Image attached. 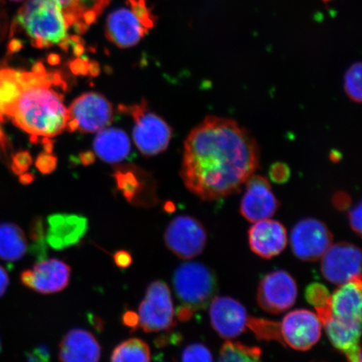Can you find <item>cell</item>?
Returning a JSON list of instances; mask_svg holds the SVG:
<instances>
[{"instance_id": "cell-40", "label": "cell", "mask_w": 362, "mask_h": 362, "mask_svg": "<svg viewBox=\"0 0 362 362\" xmlns=\"http://www.w3.org/2000/svg\"><path fill=\"white\" fill-rule=\"evenodd\" d=\"M122 323L124 327L134 332L139 327V315L132 310H127L122 316Z\"/></svg>"}, {"instance_id": "cell-4", "label": "cell", "mask_w": 362, "mask_h": 362, "mask_svg": "<svg viewBox=\"0 0 362 362\" xmlns=\"http://www.w3.org/2000/svg\"><path fill=\"white\" fill-rule=\"evenodd\" d=\"M156 21L146 0H128L108 16L107 38L120 48L132 47L153 28Z\"/></svg>"}, {"instance_id": "cell-32", "label": "cell", "mask_w": 362, "mask_h": 362, "mask_svg": "<svg viewBox=\"0 0 362 362\" xmlns=\"http://www.w3.org/2000/svg\"><path fill=\"white\" fill-rule=\"evenodd\" d=\"M330 294L325 285L315 283L309 285L305 291V298L315 309L327 306L330 304Z\"/></svg>"}, {"instance_id": "cell-12", "label": "cell", "mask_w": 362, "mask_h": 362, "mask_svg": "<svg viewBox=\"0 0 362 362\" xmlns=\"http://www.w3.org/2000/svg\"><path fill=\"white\" fill-rule=\"evenodd\" d=\"M361 252L359 247L345 242L334 244L325 252L320 270L329 282L342 285L361 277Z\"/></svg>"}, {"instance_id": "cell-42", "label": "cell", "mask_w": 362, "mask_h": 362, "mask_svg": "<svg viewBox=\"0 0 362 362\" xmlns=\"http://www.w3.org/2000/svg\"><path fill=\"white\" fill-rule=\"evenodd\" d=\"M8 284H10V279H8L7 271L0 266V296H4L6 292Z\"/></svg>"}, {"instance_id": "cell-6", "label": "cell", "mask_w": 362, "mask_h": 362, "mask_svg": "<svg viewBox=\"0 0 362 362\" xmlns=\"http://www.w3.org/2000/svg\"><path fill=\"white\" fill-rule=\"evenodd\" d=\"M122 107L133 117L134 143L144 156L158 155L168 148L172 129L164 119L149 111L146 102Z\"/></svg>"}, {"instance_id": "cell-20", "label": "cell", "mask_w": 362, "mask_h": 362, "mask_svg": "<svg viewBox=\"0 0 362 362\" xmlns=\"http://www.w3.org/2000/svg\"><path fill=\"white\" fill-rule=\"evenodd\" d=\"M101 354L102 347L96 337L83 329H71L59 346L61 362H99Z\"/></svg>"}, {"instance_id": "cell-28", "label": "cell", "mask_w": 362, "mask_h": 362, "mask_svg": "<svg viewBox=\"0 0 362 362\" xmlns=\"http://www.w3.org/2000/svg\"><path fill=\"white\" fill-rule=\"evenodd\" d=\"M30 238L31 255L35 257L36 262L47 259L48 253L47 232L45 230L43 220L40 217L35 218L31 224Z\"/></svg>"}, {"instance_id": "cell-37", "label": "cell", "mask_w": 362, "mask_h": 362, "mask_svg": "<svg viewBox=\"0 0 362 362\" xmlns=\"http://www.w3.org/2000/svg\"><path fill=\"white\" fill-rule=\"evenodd\" d=\"M31 164H33V158L28 152H20L13 157V169L17 174L24 173L29 169Z\"/></svg>"}, {"instance_id": "cell-38", "label": "cell", "mask_w": 362, "mask_h": 362, "mask_svg": "<svg viewBox=\"0 0 362 362\" xmlns=\"http://www.w3.org/2000/svg\"><path fill=\"white\" fill-rule=\"evenodd\" d=\"M361 203L356 206L349 212V223L351 228L354 232L361 236Z\"/></svg>"}, {"instance_id": "cell-23", "label": "cell", "mask_w": 362, "mask_h": 362, "mask_svg": "<svg viewBox=\"0 0 362 362\" xmlns=\"http://www.w3.org/2000/svg\"><path fill=\"white\" fill-rule=\"evenodd\" d=\"M24 230L13 223L0 224V259L10 262L19 261L27 251Z\"/></svg>"}, {"instance_id": "cell-18", "label": "cell", "mask_w": 362, "mask_h": 362, "mask_svg": "<svg viewBox=\"0 0 362 362\" xmlns=\"http://www.w3.org/2000/svg\"><path fill=\"white\" fill-rule=\"evenodd\" d=\"M88 230V221L76 214H53L48 216L47 242L49 247L61 251L78 245Z\"/></svg>"}, {"instance_id": "cell-7", "label": "cell", "mask_w": 362, "mask_h": 362, "mask_svg": "<svg viewBox=\"0 0 362 362\" xmlns=\"http://www.w3.org/2000/svg\"><path fill=\"white\" fill-rule=\"evenodd\" d=\"M112 106L103 95L88 93L75 99L67 110L66 129L70 133H97L110 125Z\"/></svg>"}, {"instance_id": "cell-25", "label": "cell", "mask_w": 362, "mask_h": 362, "mask_svg": "<svg viewBox=\"0 0 362 362\" xmlns=\"http://www.w3.org/2000/svg\"><path fill=\"white\" fill-rule=\"evenodd\" d=\"M321 324L325 327L329 341L338 351L346 353L360 345L361 330L337 322L330 315Z\"/></svg>"}, {"instance_id": "cell-29", "label": "cell", "mask_w": 362, "mask_h": 362, "mask_svg": "<svg viewBox=\"0 0 362 362\" xmlns=\"http://www.w3.org/2000/svg\"><path fill=\"white\" fill-rule=\"evenodd\" d=\"M115 179L117 187L129 202H136L140 189H141V182L138 179V176L134 172L129 170H119L116 171Z\"/></svg>"}, {"instance_id": "cell-22", "label": "cell", "mask_w": 362, "mask_h": 362, "mask_svg": "<svg viewBox=\"0 0 362 362\" xmlns=\"http://www.w3.org/2000/svg\"><path fill=\"white\" fill-rule=\"evenodd\" d=\"M94 151L103 161L117 163L129 156L131 144L128 135L119 129L99 131L94 139Z\"/></svg>"}, {"instance_id": "cell-11", "label": "cell", "mask_w": 362, "mask_h": 362, "mask_svg": "<svg viewBox=\"0 0 362 362\" xmlns=\"http://www.w3.org/2000/svg\"><path fill=\"white\" fill-rule=\"evenodd\" d=\"M298 296L296 280L284 270L266 274L257 288V302L262 310L280 314L291 308Z\"/></svg>"}, {"instance_id": "cell-19", "label": "cell", "mask_w": 362, "mask_h": 362, "mask_svg": "<svg viewBox=\"0 0 362 362\" xmlns=\"http://www.w3.org/2000/svg\"><path fill=\"white\" fill-rule=\"evenodd\" d=\"M251 250L262 259L278 256L287 246V230L279 221H257L248 230Z\"/></svg>"}, {"instance_id": "cell-36", "label": "cell", "mask_w": 362, "mask_h": 362, "mask_svg": "<svg viewBox=\"0 0 362 362\" xmlns=\"http://www.w3.org/2000/svg\"><path fill=\"white\" fill-rule=\"evenodd\" d=\"M26 357L28 362H51V351L47 345L42 344L27 353Z\"/></svg>"}, {"instance_id": "cell-17", "label": "cell", "mask_w": 362, "mask_h": 362, "mask_svg": "<svg viewBox=\"0 0 362 362\" xmlns=\"http://www.w3.org/2000/svg\"><path fill=\"white\" fill-rule=\"evenodd\" d=\"M361 277L341 285L330 296V316L351 329H361Z\"/></svg>"}, {"instance_id": "cell-27", "label": "cell", "mask_w": 362, "mask_h": 362, "mask_svg": "<svg viewBox=\"0 0 362 362\" xmlns=\"http://www.w3.org/2000/svg\"><path fill=\"white\" fill-rule=\"evenodd\" d=\"M259 347L228 341L221 347L218 362H262Z\"/></svg>"}, {"instance_id": "cell-21", "label": "cell", "mask_w": 362, "mask_h": 362, "mask_svg": "<svg viewBox=\"0 0 362 362\" xmlns=\"http://www.w3.org/2000/svg\"><path fill=\"white\" fill-rule=\"evenodd\" d=\"M60 7L69 29L76 34L87 33L111 0H52Z\"/></svg>"}, {"instance_id": "cell-16", "label": "cell", "mask_w": 362, "mask_h": 362, "mask_svg": "<svg viewBox=\"0 0 362 362\" xmlns=\"http://www.w3.org/2000/svg\"><path fill=\"white\" fill-rule=\"evenodd\" d=\"M212 327L221 337L233 339L245 332L248 315L245 308L230 297H215L210 304Z\"/></svg>"}, {"instance_id": "cell-8", "label": "cell", "mask_w": 362, "mask_h": 362, "mask_svg": "<svg viewBox=\"0 0 362 362\" xmlns=\"http://www.w3.org/2000/svg\"><path fill=\"white\" fill-rule=\"evenodd\" d=\"M139 327L146 333L169 332L175 327L171 293L165 282L149 284L139 307Z\"/></svg>"}, {"instance_id": "cell-35", "label": "cell", "mask_w": 362, "mask_h": 362, "mask_svg": "<svg viewBox=\"0 0 362 362\" xmlns=\"http://www.w3.org/2000/svg\"><path fill=\"white\" fill-rule=\"evenodd\" d=\"M57 158L49 153H40L35 165L43 174H51L57 168Z\"/></svg>"}, {"instance_id": "cell-26", "label": "cell", "mask_w": 362, "mask_h": 362, "mask_svg": "<svg viewBox=\"0 0 362 362\" xmlns=\"http://www.w3.org/2000/svg\"><path fill=\"white\" fill-rule=\"evenodd\" d=\"M151 349L141 339L131 338L112 351L110 362H149Z\"/></svg>"}, {"instance_id": "cell-24", "label": "cell", "mask_w": 362, "mask_h": 362, "mask_svg": "<svg viewBox=\"0 0 362 362\" xmlns=\"http://www.w3.org/2000/svg\"><path fill=\"white\" fill-rule=\"evenodd\" d=\"M22 88V71L0 69V122L4 117H10Z\"/></svg>"}, {"instance_id": "cell-2", "label": "cell", "mask_w": 362, "mask_h": 362, "mask_svg": "<svg viewBox=\"0 0 362 362\" xmlns=\"http://www.w3.org/2000/svg\"><path fill=\"white\" fill-rule=\"evenodd\" d=\"M23 88L11 111L13 123L34 140L53 138L66 128L67 110L63 96L52 87L64 85L60 75L49 74L42 62L22 71Z\"/></svg>"}, {"instance_id": "cell-34", "label": "cell", "mask_w": 362, "mask_h": 362, "mask_svg": "<svg viewBox=\"0 0 362 362\" xmlns=\"http://www.w3.org/2000/svg\"><path fill=\"white\" fill-rule=\"evenodd\" d=\"M269 176L274 182L283 184L287 182L289 177H291V170L284 163H275V164L271 166Z\"/></svg>"}, {"instance_id": "cell-41", "label": "cell", "mask_w": 362, "mask_h": 362, "mask_svg": "<svg viewBox=\"0 0 362 362\" xmlns=\"http://www.w3.org/2000/svg\"><path fill=\"white\" fill-rule=\"evenodd\" d=\"M350 197L344 192L336 194L333 198L334 206L339 210H346L348 206H350Z\"/></svg>"}, {"instance_id": "cell-13", "label": "cell", "mask_w": 362, "mask_h": 362, "mask_svg": "<svg viewBox=\"0 0 362 362\" xmlns=\"http://www.w3.org/2000/svg\"><path fill=\"white\" fill-rule=\"evenodd\" d=\"M279 325L281 342L302 351L311 349L320 341L322 329L318 316L307 310L289 312Z\"/></svg>"}, {"instance_id": "cell-5", "label": "cell", "mask_w": 362, "mask_h": 362, "mask_svg": "<svg viewBox=\"0 0 362 362\" xmlns=\"http://www.w3.org/2000/svg\"><path fill=\"white\" fill-rule=\"evenodd\" d=\"M173 284L179 300L193 311L206 309L218 292L214 272L197 262L180 265L175 272Z\"/></svg>"}, {"instance_id": "cell-3", "label": "cell", "mask_w": 362, "mask_h": 362, "mask_svg": "<svg viewBox=\"0 0 362 362\" xmlns=\"http://www.w3.org/2000/svg\"><path fill=\"white\" fill-rule=\"evenodd\" d=\"M60 7L52 0H27L13 23L12 34L22 33L36 48L58 45L67 52L71 44L83 47L78 37L70 38Z\"/></svg>"}, {"instance_id": "cell-45", "label": "cell", "mask_w": 362, "mask_h": 362, "mask_svg": "<svg viewBox=\"0 0 362 362\" xmlns=\"http://www.w3.org/2000/svg\"><path fill=\"white\" fill-rule=\"evenodd\" d=\"M88 69L89 67L83 62H76L71 65V70L75 74H86Z\"/></svg>"}, {"instance_id": "cell-46", "label": "cell", "mask_w": 362, "mask_h": 362, "mask_svg": "<svg viewBox=\"0 0 362 362\" xmlns=\"http://www.w3.org/2000/svg\"><path fill=\"white\" fill-rule=\"evenodd\" d=\"M81 161L85 165L92 164L94 161V155L90 152H85L81 155Z\"/></svg>"}, {"instance_id": "cell-31", "label": "cell", "mask_w": 362, "mask_h": 362, "mask_svg": "<svg viewBox=\"0 0 362 362\" xmlns=\"http://www.w3.org/2000/svg\"><path fill=\"white\" fill-rule=\"evenodd\" d=\"M247 327L250 328L259 339H276L281 342L280 325L273 321L251 318L248 319Z\"/></svg>"}, {"instance_id": "cell-47", "label": "cell", "mask_w": 362, "mask_h": 362, "mask_svg": "<svg viewBox=\"0 0 362 362\" xmlns=\"http://www.w3.org/2000/svg\"><path fill=\"white\" fill-rule=\"evenodd\" d=\"M324 2H328L330 1V0H323Z\"/></svg>"}, {"instance_id": "cell-48", "label": "cell", "mask_w": 362, "mask_h": 362, "mask_svg": "<svg viewBox=\"0 0 362 362\" xmlns=\"http://www.w3.org/2000/svg\"><path fill=\"white\" fill-rule=\"evenodd\" d=\"M11 1H21V0H11Z\"/></svg>"}, {"instance_id": "cell-49", "label": "cell", "mask_w": 362, "mask_h": 362, "mask_svg": "<svg viewBox=\"0 0 362 362\" xmlns=\"http://www.w3.org/2000/svg\"><path fill=\"white\" fill-rule=\"evenodd\" d=\"M0 350H1V346H0Z\"/></svg>"}, {"instance_id": "cell-14", "label": "cell", "mask_w": 362, "mask_h": 362, "mask_svg": "<svg viewBox=\"0 0 362 362\" xmlns=\"http://www.w3.org/2000/svg\"><path fill=\"white\" fill-rule=\"evenodd\" d=\"M71 278L70 266L64 261L52 259L39 261L33 269L23 271L21 283L42 294L61 292L67 287Z\"/></svg>"}, {"instance_id": "cell-43", "label": "cell", "mask_w": 362, "mask_h": 362, "mask_svg": "<svg viewBox=\"0 0 362 362\" xmlns=\"http://www.w3.org/2000/svg\"><path fill=\"white\" fill-rule=\"evenodd\" d=\"M194 311L192 309H189L187 306L179 307L177 312H176V316L177 318L182 321V322H185V321L192 319Z\"/></svg>"}, {"instance_id": "cell-9", "label": "cell", "mask_w": 362, "mask_h": 362, "mask_svg": "<svg viewBox=\"0 0 362 362\" xmlns=\"http://www.w3.org/2000/svg\"><path fill=\"white\" fill-rule=\"evenodd\" d=\"M167 248L180 259L188 260L200 255L207 243L205 228L189 216L175 217L165 233Z\"/></svg>"}, {"instance_id": "cell-1", "label": "cell", "mask_w": 362, "mask_h": 362, "mask_svg": "<svg viewBox=\"0 0 362 362\" xmlns=\"http://www.w3.org/2000/svg\"><path fill=\"white\" fill-rule=\"evenodd\" d=\"M259 166L256 140L236 121L207 116L185 142L180 175L202 201L237 193Z\"/></svg>"}, {"instance_id": "cell-39", "label": "cell", "mask_w": 362, "mask_h": 362, "mask_svg": "<svg viewBox=\"0 0 362 362\" xmlns=\"http://www.w3.org/2000/svg\"><path fill=\"white\" fill-rule=\"evenodd\" d=\"M113 260H115L117 267H119V269H125L132 264L133 257L128 251L119 250L113 255Z\"/></svg>"}, {"instance_id": "cell-10", "label": "cell", "mask_w": 362, "mask_h": 362, "mask_svg": "<svg viewBox=\"0 0 362 362\" xmlns=\"http://www.w3.org/2000/svg\"><path fill=\"white\" fill-rule=\"evenodd\" d=\"M333 235L327 226L315 218L303 219L291 235L293 255L304 262H315L332 245Z\"/></svg>"}, {"instance_id": "cell-30", "label": "cell", "mask_w": 362, "mask_h": 362, "mask_svg": "<svg viewBox=\"0 0 362 362\" xmlns=\"http://www.w3.org/2000/svg\"><path fill=\"white\" fill-rule=\"evenodd\" d=\"M361 64L355 63L346 71L344 89L351 101L360 103L361 102Z\"/></svg>"}, {"instance_id": "cell-44", "label": "cell", "mask_w": 362, "mask_h": 362, "mask_svg": "<svg viewBox=\"0 0 362 362\" xmlns=\"http://www.w3.org/2000/svg\"><path fill=\"white\" fill-rule=\"evenodd\" d=\"M348 362H361V346H357L345 353Z\"/></svg>"}, {"instance_id": "cell-15", "label": "cell", "mask_w": 362, "mask_h": 362, "mask_svg": "<svg viewBox=\"0 0 362 362\" xmlns=\"http://www.w3.org/2000/svg\"><path fill=\"white\" fill-rule=\"evenodd\" d=\"M246 192L240 205L242 216L251 223L269 219L279 207L268 179L253 174L247 180Z\"/></svg>"}, {"instance_id": "cell-33", "label": "cell", "mask_w": 362, "mask_h": 362, "mask_svg": "<svg viewBox=\"0 0 362 362\" xmlns=\"http://www.w3.org/2000/svg\"><path fill=\"white\" fill-rule=\"evenodd\" d=\"M181 362H214V357L210 350L203 344L194 343L185 347Z\"/></svg>"}]
</instances>
